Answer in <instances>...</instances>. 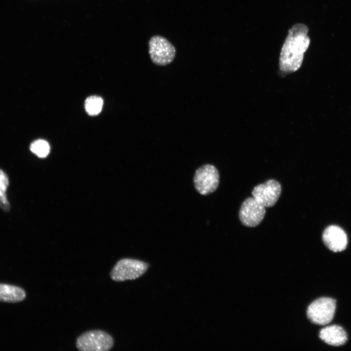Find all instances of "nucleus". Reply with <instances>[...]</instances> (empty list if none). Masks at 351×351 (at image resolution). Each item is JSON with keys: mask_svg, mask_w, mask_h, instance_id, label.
<instances>
[{"mask_svg": "<svg viewBox=\"0 0 351 351\" xmlns=\"http://www.w3.org/2000/svg\"><path fill=\"white\" fill-rule=\"evenodd\" d=\"M308 32V26L303 23L295 24L289 30L280 54L279 65L281 71L292 73L300 67L310 43Z\"/></svg>", "mask_w": 351, "mask_h": 351, "instance_id": "f257e3e1", "label": "nucleus"}, {"mask_svg": "<svg viewBox=\"0 0 351 351\" xmlns=\"http://www.w3.org/2000/svg\"><path fill=\"white\" fill-rule=\"evenodd\" d=\"M114 345L113 337L98 330L87 331L77 339L76 347L81 351H107Z\"/></svg>", "mask_w": 351, "mask_h": 351, "instance_id": "f03ea898", "label": "nucleus"}, {"mask_svg": "<svg viewBox=\"0 0 351 351\" xmlns=\"http://www.w3.org/2000/svg\"><path fill=\"white\" fill-rule=\"evenodd\" d=\"M149 264L131 258H122L115 264L110 275L115 281L121 282L136 279L147 271Z\"/></svg>", "mask_w": 351, "mask_h": 351, "instance_id": "7ed1b4c3", "label": "nucleus"}, {"mask_svg": "<svg viewBox=\"0 0 351 351\" xmlns=\"http://www.w3.org/2000/svg\"><path fill=\"white\" fill-rule=\"evenodd\" d=\"M149 54L152 62L158 66H165L174 59L176 50L165 38L155 35L148 42Z\"/></svg>", "mask_w": 351, "mask_h": 351, "instance_id": "20e7f679", "label": "nucleus"}, {"mask_svg": "<svg viewBox=\"0 0 351 351\" xmlns=\"http://www.w3.org/2000/svg\"><path fill=\"white\" fill-rule=\"evenodd\" d=\"M336 309V300L328 297L319 298L308 307L307 315L311 322L325 325L332 320Z\"/></svg>", "mask_w": 351, "mask_h": 351, "instance_id": "39448f33", "label": "nucleus"}, {"mask_svg": "<svg viewBox=\"0 0 351 351\" xmlns=\"http://www.w3.org/2000/svg\"><path fill=\"white\" fill-rule=\"evenodd\" d=\"M194 182L196 190L201 195L211 194L217 189L219 185L218 171L213 165H204L195 171Z\"/></svg>", "mask_w": 351, "mask_h": 351, "instance_id": "423d86ee", "label": "nucleus"}, {"mask_svg": "<svg viewBox=\"0 0 351 351\" xmlns=\"http://www.w3.org/2000/svg\"><path fill=\"white\" fill-rule=\"evenodd\" d=\"M266 214L265 207L254 197L247 198L242 203L239 218L241 223L248 227H254L263 220Z\"/></svg>", "mask_w": 351, "mask_h": 351, "instance_id": "0eeeda50", "label": "nucleus"}, {"mask_svg": "<svg viewBox=\"0 0 351 351\" xmlns=\"http://www.w3.org/2000/svg\"><path fill=\"white\" fill-rule=\"evenodd\" d=\"M281 193V186L275 179H271L255 186L252 192L253 197L265 207L275 205Z\"/></svg>", "mask_w": 351, "mask_h": 351, "instance_id": "6e6552de", "label": "nucleus"}, {"mask_svg": "<svg viewBox=\"0 0 351 351\" xmlns=\"http://www.w3.org/2000/svg\"><path fill=\"white\" fill-rule=\"evenodd\" d=\"M322 240L325 246L334 252L344 250L348 244L345 232L339 226L334 225L325 228L322 234Z\"/></svg>", "mask_w": 351, "mask_h": 351, "instance_id": "1a4fd4ad", "label": "nucleus"}, {"mask_svg": "<svg viewBox=\"0 0 351 351\" xmlns=\"http://www.w3.org/2000/svg\"><path fill=\"white\" fill-rule=\"evenodd\" d=\"M319 337L326 343L333 346L344 345L347 341V334L340 326L332 325L321 329Z\"/></svg>", "mask_w": 351, "mask_h": 351, "instance_id": "9d476101", "label": "nucleus"}, {"mask_svg": "<svg viewBox=\"0 0 351 351\" xmlns=\"http://www.w3.org/2000/svg\"><path fill=\"white\" fill-rule=\"evenodd\" d=\"M26 297L25 292L22 288L5 284H0V302L17 303Z\"/></svg>", "mask_w": 351, "mask_h": 351, "instance_id": "9b49d317", "label": "nucleus"}, {"mask_svg": "<svg viewBox=\"0 0 351 351\" xmlns=\"http://www.w3.org/2000/svg\"><path fill=\"white\" fill-rule=\"evenodd\" d=\"M8 184L9 181L7 175L0 169V207L4 211H8L10 208L6 194Z\"/></svg>", "mask_w": 351, "mask_h": 351, "instance_id": "f8f14e48", "label": "nucleus"}, {"mask_svg": "<svg viewBox=\"0 0 351 351\" xmlns=\"http://www.w3.org/2000/svg\"><path fill=\"white\" fill-rule=\"evenodd\" d=\"M103 103L101 98L97 96H90L85 100V110L90 116L97 115L101 112Z\"/></svg>", "mask_w": 351, "mask_h": 351, "instance_id": "ddd939ff", "label": "nucleus"}, {"mask_svg": "<svg viewBox=\"0 0 351 351\" xmlns=\"http://www.w3.org/2000/svg\"><path fill=\"white\" fill-rule=\"evenodd\" d=\"M30 149L32 153L38 156L43 158L48 155L50 152V146L46 141L43 139H38L31 143Z\"/></svg>", "mask_w": 351, "mask_h": 351, "instance_id": "4468645a", "label": "nucleus"}]
</instances>
